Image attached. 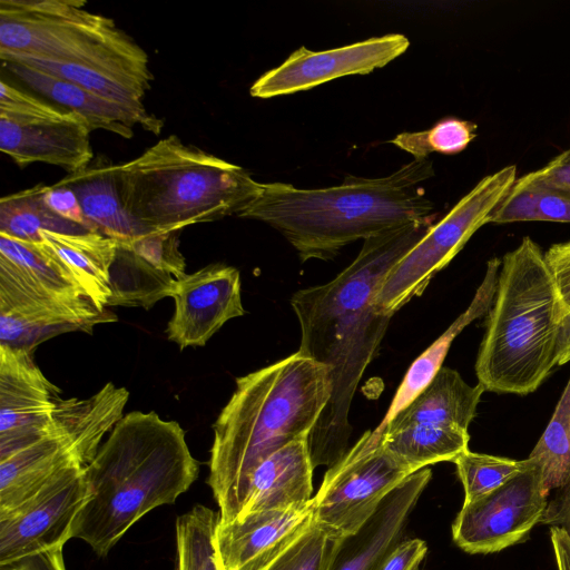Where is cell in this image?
<instances>
[{
	"mask_svg": "<svg viewBox=\"0 0 570 570\" xmlns=\"http://www.w3.org/2000/svg\"><path fill=\"white\" fill-rule=\"evenodd\" d=\"M432 225L433 219L412 223L365 239L332 281L298 289L289 299L301 327L297 352L327 366L332 381L331 399L308 436L314 468H330L348 450L352 401L393 316L379 308L377 293Z\"/></svg>",
	"mask_w": 570,
	"mask_h": 570,
	"instance_id": "cell-1",
	"label": "cell"
},
{
	"mask_svg": "<svg viewBox=\"0 0 570 570\" xmlns=\"http://www.w3.org/2000/svg\"><path fill=\"white\" fill-rule=\"evenodd\" d=\"M331 394L328 367L298 352L236 379L213 424L208 461L207 484L220 524L239 517L255 469L288 442L311 434Z\"/></svg>",
	"mask_w": 570,
	"mask_h": 570,
	"instance_id": "cell-2",
	"label": "cell"
},
{
	"mask_svg": "<svg viewBox=\"0 0 570 570\" xmlns=\"http://www.w3.org/2000/svg\"><path fill=\"white\" fill-rule=\"evenodd\" d=\"M433 175L426 157L385 177H347L343 184L326 188L267 183L237 216L278 230L302 262L327 261L355 240L434 219V206L422 186Z\"/></svg>",
	"mask_w": 570,
	"mask_h": 570,
	"instance_id": "cell-3",
	"label": "cell"
},
{
	"mask_svg": "<svg viewBox=\"0 0 570 570\" xmlns=\"http://www.w3.org/2000/svg\"><path fill=\"white\" fill-rule=\"evenodd\" d=\"M198 472L179 423L156 412H129L85 466L89 497L71 537L107 556L141 517L186 492Z\"/></svg>",
	"mask_w": 570,
	"mask_h": 570,
	"instance_id": "cell-4",
	"label": "cell"
},
{
	"mask_svg": "<svg viewBox=\"0 0 570 570\" xmlns=\"http://www.w3.org/2000/svg\"><path fill=\"white\" fill-rule=\"evenodd\" d=\"M563 307L544 253L530 237L503 256L475 373L485 391L525 395L557 365Z\"/></svg>",
	"mask_w": 570,
	"mask_h": 570,
	"instance_id": "cell-5",
	"label": "cell"
},
{
	"mask_svg": "<svg viewBox=\"0 0 570 570\" xmlns=\"http://www.w3.org/2000/svg\"><path fill=\"white\" fill-rule=\"evenodd\" d=\"M118 173L127 212L148 232L237 216L263 187L243 167L175 135L118 165Z\"/></svg>",
	"mask_w": 570,
	"mask_h": 570,
	"instance_id": "cell-6",
	"label": "cell"
},
{
	"mask_svg": "<svg viewBox=\"0 0 570 570\" xmlns=\"http://www.w3.org/2000/svg\"><path fill=\"white\" fill-rule=\"evenodd\" d=\"M82 0H1L0 57L75 65L109 75L144 96L154 80L146 51Z\"/></svg>",
	"mask_w": 570,
	"mask_h": 570,
	"instance_id": "cell-7",
	"label": "cell"
},
{
	"mask_svg": "<svg viewBox=\"0 0 570 570\" xmlns=\"http://www.w3.org/2000/svg\"><path fill=\"white\" fill-rule=\"evenodd\" d=\"M517 179V167L507 166L482 178L389 272L376 305L393 315L420 296L432 278L464 247L471 236L490 222L491 214Z\"/></svg>",
	"mask_w": 570,
	"mask_h": 570,
	"instance_id": "cell-8",
	"label": "cell"
},
{
	"mask_svg": "<svg viewBox=\"0 0 570 570\" xmlns=\"http://www.w3.org/2000/svg\"><path fill=\"white\" fill-rule=\"evenodd\" d=\"M410 475L382 448L381 436L366 431L325 472L313 497L314 523L334 537H351Z\"/></svg>",
	"mask_w": 570,
	"mask_h": 570,
	"instance_id": "cell-9",
	"label": "cell"
},
{
	"mask_svg": "<svg viewBox=\"0 0 570 570\" xmlns=\"http://www.w3.org/2000/svg\"><path fill=\"white\" fill-rule=\"evenodd\" d=\"M547 497L540 469L531 461L492 492L463 503L452 524L453 541L471 554L494 553L519 543L540 523Z\"/></svg>",
	"mask_w": 570,
	"mask_h": 570,
	"instance_id": "cell-10",
	"label": "cell"
},
{
	"mask_svg": "<svg viewBox=\"0 0 570 570\" xmlns=\"http://www.w3.org/2000/svg\"><path fill=\"white\" fill-rule=\"evenodd\" d=\"M89 497L85 466L59 471L36 495L0 519V564L65 546Z\"/></svg>",
	"mask_w": 570,
	"mask_h": 570,
	"instance_id": "cell-11",
	"label": "cell"
},
{
	"mask_svg": "<svg viewBox=\"0 0 570 570\" xmlns=\"http://www.w3.org/2000/svg\"><path fill=\"white\" fill-rule=\"evenodd\" d=\"M409 46L404 35L392 33L324 51L301 47L281 66L261 76L249 92L267 99L308 90L347 75H366L400 57Z\"/></svg>",
	"mask_w": 570,
	"mask_h": 570,
	"instance_id": "cell-12",
	"label": "cell"
},
{
	"mask_svg": "<svg viewBox=\"0 0 570 570\" xmlns=\"http://www.w3.org/2000/svg\"><path fill=\"white\" fill-rule=\"evenodd\" d=\"M60 394L32 352L0 345V461L48 434Z\"/></svg>",
	"mask_w": 570,
	"mask_h": 570,
	"instance_id": "cell-13",
	"label": "cell"
},
{
	"mask_svg": "<svg viewBox=\"0 0 570 570\" xmlns=\"http://www.w3.org/2000/svg\"><path fill=\"white\" fill-rule=\"evenodd\" d=\"M171 297L166 334L180 350L204 346L226 322L245 314L239 271L220 263L177 279Z\"/></svg>",
	"mask_w": 570,
	"mask_h": 570,
	"instance_id": "cell-14",
	"label": "cell"
},
{
	"mask_svg": "<svg viewBox=\"0 0 570 570\" xmlns=\"http://www.w3.org/2000/svg\"><path fill=\"white\" fill-rule=\"evenodd\" d=\"M313 522V498L304 503L252 512L226 524L218 522L215 543L220 563L225 570H262Z\"/></svg>",
	"mask_w": 570,
	"mask_h": 570,
	"instance_id": "cell-15",
	"label": "cell"
},
{
	"mask_svg": "<svg viewBox=\"0 0 570 570\" xmlns=\"http://www.w3.org/2000/svg\"><path fill=\"white\" fill-rule=\"evenodd\" d=\"M117 321L89 315L38 294L0 274V345L32 352L53 336L67 332L91 333L95 325Z\"/></svg>",
	"mask_w": 570,
	"mask_h": 570,
	"instance_id": "cell-16",
	"label": "cell"
},
{
	"mask_svg": "<svg viewBox=\"0 0 570 570\" xmlns=\"http://www.w3.org/2000/svg\"><path fill=\"white\" fill-rule=\"evenodd\" d=\"M91 131L85 119L21 122L0 117V150L21 168L43 163L73 174L94 160Z\"/></svg>",
	"mask_w": 570,
	"mask_h": 570,
	"instance_id": "cell-17",
	"label": "cell"
},
{
	"mask_svg": "<svg viewBox=\"0 0 570 570\" xmlns=\"http://www.w3.org/2000/svg\"><path fill=\"white\" fill-rule=\"evenodd\" d=\"M432 478L429 468L407 476L381 503L372 518L343 540L331 570H377L403 540L410 513Z\"/></svg>",
	"mask_w": 570,
	"mask_h": 570,
	"instance_id": "cell-18",
	"label": "cell"
},
{
	"mask_svg": "<svg viewBox=\"0 0 570 570\" xmlns=\"http://www.w3.org/2000/svg\"><path fill=\"white\" fill-rule=\"evenodd\" d=\"M2 67L58 107L83 117L92 130L104 129L130 138L136 125L155 135L163 129V120L150 115L145 107H130L109 100L21 62L2 61Z\"/></svg>",
	"mask_w": 570,
	"mask_h": 570,
	"instance_id": "cell-19",
	"label": "cell"
},
{
	"mask_svg": "<svg viewBox=\"0 0 570 570\" xmlns=\"http://www.w3.org/2000/svg\"><path fill=\"white\" fill-rule=\"evenodd\" d=\"M308 436L304 434L288 442L255 469L238 518L256 511L304 503L313 498L315 468Z\"/></svg>",
	"mask_w": 570,
	"mask_h": 570,
	"instance_id": "cell-20",
	"label": "cell"
},
{
	"mask_svg": "<svg viewBox=\"0 0 570 570\" xmlns=\"http://www.w3.org/2000/svg\"><path fill=\"white\" fill-rule=\"evenodd\" d=\"M128 399V390L111 382L88 399L60 397L48 433L62 438L77 461L86 466L97 454L104 436L124 417Z\"/></svg>",
	"mask_w": 570,
	"mask_h": 570,
	"instance_id": "cell-21",
	"label": "cell"
},
{
	"mask_svg": "<svg viewBox=\"0 0 570 570\" xmlns=\"http://www.w3.org/2000/svg\"><path fill=\"white\" fill-rule=\"evenodd\" d=\"M0 274L79 312L95 316L110 313L97 308L69 272L37 243L0 234Z\"/></svg>",
	"mask_w": 570,
	"mask_h": 570,
	"instance_id": "cell-22",
	"label": "cell"
},
{
	"mask_svg": "<svg viewBox=\"0 0 570 570\" xmlns=\"http://www.w3.org/2000/svg\"><path fill=\"white\" fill-rule=\"evenodd\" d=\"M72 189L92 232L118 243L150 233L127 212L119 181L118 165L97 159L82 170L68 174L58 181Z\"/></svg>",
	"mask_w": 570,
	"mask_h": 570,
	"instance_id": "cell-23",
	"label": "cell"
},
{
	"mask_svg": "<svg viewBox=\"0 0 570 570\" xmlns=\"http://www.w3.org/2000/svg\"><path fill=\"white\" fill-rule=\"evenodd\" d=\"M37 244L52 255L73 277L85 295L100 311L111 297L110 268L118 242L96 232H40Z\"/></svg>",
	"mask_w": 570,
	"mask_h": 570,
	"instance_id": "cell-24",
	"label": "cell"
},
{
	"mask_svg": "<svg viewBox=\"0 0 570 570\" xmlns=\"http://www.w3.org/2000/svg\"><path fill=\"white\" fill-rule=\"evenodd\" d=\"M484 391L481 384L471 386L459 372L442 366L413 401L386 425L374 431L382 434L415 424L455 425L468 430Z\"/></svg>",
	"mask_w": 570,
	"mask_h": 570,
	"instance_id": "cell-25",
	"label": "cell"
},
{
	"mask_svg": "<svg viewBox=\"0 0 570 570\" xmlns=\"http://www.w3.org/2000/svg\"><path fill=\"white\" fill-rule=\"evenodd\" d=\"M75 463L80 464L67 442L53 433L1 460L0 519L36 495L59 471Z\"/></svg>",
	"mask_w": 570,
	"mask_h": 570,
	"instance_id": "cell-26",
	"label": "cell"
},
{
	"mask_svg": "<svg viewBox=\"0 0 570 570\" xmlns=\"http://www.w3.org/2000/svg\"><path fill=\"white\" fill-rule=\"evenodd\" d=\"M501 261L497 257L487 264L485 275L470 305L409 367L391 405L376 429L386 425L415 396L425 389L442 367L454 338L474 320L484 315L493 304Z\"/></svg>",
	"mask_w": 570,
	"mask_h": 570,
	"instance_id": "cell-27",
	"label": "cell"
},
{
	"mask_svg": "<svg viewBox=\"0 0 570 570\" xmlns=\"http://www.w3.org/2000/svg\"><path fill=\"white\" fill-rule=\"evenodd\" d=\"M379 435L382 448L411 474L439 462H454L469 450L470 441L468 430L441 424H415Z\"/></svg>",
	"mask_w": 570,
	"mask_h": 570,
	"instance_id": "cell-28",
	"label": "cell"
},
{
	"mask_svg": "<svg viewBox=\"0 0 570 570\" xmlns=\"http://www.w3.org/2000/svg\"><path fill=\"white\" fill-rule=\"evenodd\" d=\"M176 278L165 274L124 244H118L110 268V306L149 309L164 297H171Z\"/></svg>",
	"mask_w": 570,
	"mask_h": 570,
	"instance_id": "cell-29",
	"label": "cell"
},
{
	"mask_svg": "<svg viewBox=\"0 0 570 570\" xmlns=\"http://www.w3.org/2000/svg\"><path fill=\"white\" fill-rule=\"evenodd\" d=\"M46 185H37L3 196L0 200V234L29 242H40V232L85 233V227L56 215L45 203Z\"/></svg>",
	"mask_w": 570,
	"mask_h": 570,
	"instance_id": "cell-30",
	"label": "cell"
},
{
	"mask_svg": "<svg viewBox=\"0 0 570 570\" xmlns=\"http://www.w3.org/2000/svg\"><path fill=\"white\" fill-rule=\"evenodd\" d=\"M570 223V194L517 178L489 223Z\"/></svg>",
	"mask_w": 570,
	"mask_h": 570,
	"instance_id": "cell-31",
	"label": "cell"
},
{
	"mask_svg": "<svg viewBox=\"0 0 570 570\" xmlns=\"http://www.w3.org/2000/svg\"><path fill=\"white\" fill-rule=\"evenodd\" d=\"M219 512L196 504L176 520L175 570H225L215 543Z\"/></svg>",
	"mask_w": 570,
	"mask_h": 570,
	"instance_id": "cell-32",
	"label": "cell"
},
{
	"mask_svg": "<svg viewBox=\"0 0 570 570\" xmlns=\"http://www.w3.org/2000/svg\"><path fill=\"white\" fill-rule=\"evenodd\" d=\"M529 459L540 469L548 493L570 481V379Z\"/></svg>",
	"mask_w": 570,
	"mask_h": 570,
	"instance_id": "cell-33",
	"label": "cell"
},
{
	"mask_svg": "<svg viewBox=\"0 0 570 570\" xmlns=\"http://www.w3.org/2000/svg\"><path fill=\"white\" fill-rule=\"evenodd\" d=\"M1 61H13L28 65L42 72L70 81L97 96L130 107H145L144 95L125 82L104 72L75 65L59 63L37 58L6 56Z\"/></svg>",
	"mask_w": 570,
	"mask_h": 570,
	"instance_id": "cell-34",
	"label": "cell"
},
{
	"mask_svg": "<svg viewBox=\"0 0 570 570\" xmlns=\"http://www.w3.org/2000/svg\"><path fill=\"white\" fill-rule=\"evenodd\" d=\"M464 489V502H472L501 487L531 465L529 459L512 460L464 451L453 462Z\"/></svg>",
	"mask_w": 570,
	"mask_h": 570,
	"instance_id": "cell-35",
	"label": "cell"
},
{
	"mask_svg": "<svg viewBox=\"0 0 570 570\" xmlns=\"http://www.w3.org/2000/svg\"><path fill=\"white\" fill-rule=\"evenodd\" d=\"M475 130V124L449 117L428 130L402 132L391 142L413 155L414 159L426 158L431 153L453 155L468 147L476 136Z\"/></svg>",
	"mask_w": 570,
	"mask_h": 570,
	"instance_id": "cell-36",
	"label": "cell"
},
{
	"mask_svg": "<svg viewBox=\"0 0 570 570\" xmlns=\"http://www.w3.org/2000/svg\"><path fill=\"white\" fill-rule=\"evenodd\" d=\"M343 540L313 522L305 533L262 570H331Z\"/></svg>",
	"mask_w": 570,
	"mask_h": 570,
	"instance_id": "cell-37",
	"label": "cell"
},
{
	"mask_svg": "<svg viewBox=\"0 0 570 570\" xmlns=\"http://www.w3.org/2000/svg\"><path fill=\"white\" fill-rule=\"evenodd\" d=\"M0 117L21 122L85 119L73 111L56 107L18 89L3 79L0 81Z\"/></svg>",
	"mask_w": 570,
	"mask_h": 570,
	"instance_id": "cell-38",
	"label": "cell"
},
{
	"mask_svg": "<svg viewBox=\"0 0 570 570\" xmlns=\"http://www.w3.org/2000/svg\"><path fill=\"white\" fill-rule=\"evenodd\" d=\"M179 232H150L129 243H120L156 269L183 278L186 273V261L179 250Z\"/></svg>",
	"mask_w": 570,
	"mask_h": 570,
	"instance_id": "cell-39",
	"label": "cell"
},
{
	"mask_svg": "<svg viewBox=\"0 0 570 570\" xmlns=\"http://www.w3.org/2000/svg\"><path fill=\"white\" fill-rule=\"evenodd\" d=\"M544 259L563 312L570 311V240L553 244Z\"/></svg>",
	"mask_w": 570,
	"mask_h": 570,
	"instance_id": "cell-40",
	"label": "cell"
},
{
	"mask_svg": "<svg viewBox=\"0 0 570 570\" xmlns=\"http://www.w3.org/2000/svg\"><path fill=\"white\" fill-rule=\"evenodd\" d=\"M43 200L46 205L59 217L80 225L92 232L83 216L80 203L75 191L59 183L45 187Z\"/></svg>",
	"mask_w": 570,
	"mask_h": 570,
	"instance_id": "cell-41",
	"label": "cell"
},
{
	"mask_svg": "<svg viewBox=\"0 0 570 570\" xmlns=\"http://www.w3.org/2000/svg\"><path fill=\"white\" fill-rule=\"evenodd\" d=\"M523 178L532 184L570 194V148Z\"/></svg>",
	"mask_w": 570,
	"mask_h": 570,
	"instance_id": "cell-42",
	"label": "cell"
},
{
	"mask_svg": "<svg viewBox=\"0 0 570 570\" xmlns=\"http://www.w3.org/2000/svg\"><path fill=\"white\" fill-rule=\"evenodd\" d=\"M428 546L417 538L401 540L384 558L377 570H420Z\"/></svg>",
	"mask_w": 570,
	"mask_h": 570,
	"instance_id": "cell-43",
	"label": "cell"
},
{
	"mask_svg": "<svg viewBox=\"0 0 570 570\" xmlns=\"http://www.w3.org/2000/svg\"><path fill=\"white\" fill-rule=\"evenodd\" d=\"M63 546L32 553L0 564V570H66Z\"/></svg>",
	"mask_w": 570,
	"mask_h": 570,
	"instance_id": "cell-44",
	"label": "cell"
},
{
	"mask_svg": "<svg viewBox=\"0 0 570 570\" xmlns=\"http://www.w3.org/2000/svg\"><path fill=\"white\" fill-rule=\"evenodd\" d=\"M540 523L563 530L570 539V481L558 488L553 499L548 502Z\"/></svg>",
	"mask_w": 570,
	"mask_h": 570,
	"instance_id": "cell-45",
	"label": "cell"
},
{
	"mask_svg": "<svg viewBox=\"0 0 570 570\" xmlns=\"http://www.w3.org/2000/svg\"><path fill=\"white\" fill-rule=\"evenodd\" d=\"M550 537L558 570H570V539L559 528H550Z\"/></svg>",
	"mask_w": 570,
	"mask_h": 570,
	"instance_id": "cell-46",
	"label": "cell"
},
{
	"mask_svg": "<svg viewBox=\"0 0 570 570\" xmlns=\"http://www.w3.org/2000/svg\"><path fill=\"white\" fill-rule=\"evenodd\" d=\"M570 361V311L562 313L558 343H557V365L566 364Z\"/></svg>",
	"mask_w": 570,
	"mask_h": 570,
	"instance_id": "cell-47",
	"label": "cell"
}]
</instances>
